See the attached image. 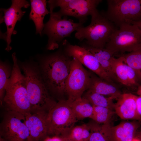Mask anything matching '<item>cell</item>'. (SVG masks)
I'll return each mask as SVG.
<instances>
[{"label": "cell", "instance_id": "3", "mask_svg": "<svg viewBox=\"0 0 141 141\" xmlns=\"http://www.w3.org/2000/svg\"><path fill=\"white\" fill-rule=\"evenodd\" d=\"M22 68L26 80L31 113H48L57 102L49 92L42 76L33 66L25 64Z\"/></svg>", "mask_w": 141, "mask_h": 141}, {"label": "cell", "instance_id": "11", "mask_svg": "<svg viewBox=\"0 0 141 141\" xmlns=\"http://www.w3.org/2000/svg\"><path fill=\"white\" fill-rule=\"evenodd\" d=\"M24 115L6 111L0 124V136L6 141H27L29 137Z\"/></svg>", "mask_w": 141, "mask_h": 141}, {"label": "cell", "instance_id": "12", "mask_svg": "<svg viewBox=\"0 0 141 141\" xmlns=\"http://www.w3.org/2000/svg\"><path fill=\"white\" fill-rule=\"evenodd\" d=\"M60 45L67 56L75 58L100 78L111 82V79L102 68L95 56L87 49L81 46L71 44L65 39Z\"/></svg>", "mask_w": 141, "mask_h": 141}, {"label": "cell", "instance_id": "32", "mask_svg": "<svg viewBox=\"0 0 141 141\" xmlns=\"http://www.w3.org/2000/svg\"><path fill=\"white\" fill-rule=\"evenodd\" d=\"M131 141H141V140L136 137H135Z\"/></svg>", "mask_w": 141, "mask_h": 141}, {"label": "cell", "instance_id": "6", "mask_svg": "<svg viewBox=\"0 0 141 141\" xmlns=\"http://www.w3.org/2000/svg\"><path fill=\"white\" fill-rule=\"evenodd\" d=\"M50 17L48 21L44 25L42 34L48 37L47 49L53 50L58 48L65 38L70 37L74 31L84 26L83 24L74 22L68 19L67 16L63 18L50 9Z\"/></svg>", "mask_w": 141, "mask_h": 141}, {"label": "cell", "instance_id": "9", "mask_svg": "<svg viewBox=\"0 0 141 141\" xmlns=\"http://www.w3.org/2000/svg\"><path fill=\"white\" fill-rule=\"evenodd\" d=\"M102 0H50L47 3L50 9L59 7L60 10L56 14L59 16H69L77 19L84 24L88 19L98 10L97 7Z\"/></svg>", "mask_w": 141, "mask_h": 141}, {"label": "cell", "instance_id": "7", "mask_svg": "<svg viewBox=\"0 0 141 141\" xmlns=\"http://www.w3.org/2000/svg\"><path fill=\"white\" fill-rule=\"evenodd\" d=\"M103 11L107 19L119 28L141 20V0H107Z\"/></svg>", "mask_w": 141, "mask_h": 141}, {"label": "cell", "instance_id": "16", "mask_svg": "<svg viewBox=\"0 0 141 141\" xmlns=\"http://www.w3.org/2000/svg\"><path fill=\"white\" fill-rule=\"evenodd\" d=\"M140 121H124L115 126H111L112 141H131L135 137L141 125Z\"/></svg>", "mask_w": 141, "mask_h": 141}, {"label": "cell", "instance_id": "18", "mask_svg": "<svg viewBox=\"0 0 141 141\" xmlns=\"http://www.w3.org/2000/svg\"><path fill=\"white\" fill-rule=\"evenodd\" d=\"M90 77V84L88 90L113 99H117L122 94L118 88L110 82L91 73Z\"/></svg>", "mask_w": 141, "mask_h": 141}, {"label": "cell", "instance_id": "13", "mask_svg": "<svg viewBox=\"0 0 141 141\" xmlns=\"http://www.w3.org/2000/svg\"><path fill=\"white\" fill-rule=\"evenodd\" d=\"M11 2L9 8L7 9L1 8L0 10L4 15L1 22L2 21L4 22L7 27V31L5 33L7 46L5 50L8 51L11 49L10 46L11 41V37L12 34L16 33L14 30L15 25L25 13V11H22V8H27L30 5L29 3L25 0H12Z\"/></svg>", "mask_w": 141, "mask_h": 141}, {"label": "cell", "instance_id": "2", "mask_svg": "<svg viewBox=\"0 0 141 141\" xmlns=\"http://www.w3.org/2000/svg\"><path fill=\"white\" fill-rule=\"evenodd\" d=\"M12 56L13 68L6 85L3 102L6 111L16 112L25 116L31 112L26 80L21 73L15 53L13 54Z\"/></svg>", "mask_w": 141, "mask_h": 141}, {"label": "cell", "instance_id": "14", "mask_svg": "<svg viewBox=\"0 0 141 141\" xmlns=\"http://www.w3.org/2000/svg\"><path fill=\"white\" fill-rule=\"evenodd\" d=\"M48 113L39 112L25 116L29 137L27 141H43L48 136Z\"/></svg>", "mask_w": 141, "mask_h": 141}, {"label": "cell", "instance_id": "19", "mask_svg": "<svg viewBox=\"0 0 141 141\" xmlns=\"http://www.w3.org/2000/svg\"><path fill=\"white\" fill-rule=\"evenodd\" d=\"M31 10L29 19L34 22L36 34L42 36L44 24L43 20L45 16L50 13L46 8L47 1L46 0H31Z\"/></svg>", "mask_w": 141, "mask_h": 141}, {"label": "cell", "instance_id": "17", "mask_svg": "<svg viewBox=\"0 0 141 141\" xmlns=\"http://www.w3.org/2000/svg\"><path fill=\"white\" fill-rule=\"evenodd\" d=\"M81 42V46L87 49L95 56L107 75L111 79L114 78L112 69L114 53L105 48H95L87 44L83 41Z\"/></svg>", "mask_w": 141, "mask_h": 141}, {"label": "cell", "instance_id": "20", "mask_svg": "<svg viewBox=\"0 0 141 141\" xmlns=\"http://www.w3.org/2000/svg\"><path fill=\"white\" fill-rule=\"evenodd\" d=\"M70 102L72 110L78 121L86 118H91L93 113V106L87 99L82 97Z\"/></svg>", "mask_w": 141, "mask_h": 141}, {"label": "cell", "instance_id": "33", "mask_svg": "<svg viewBox=\"0 0 141 141\" xmlns=\"http://www.w3.org/2000/svg\"><path fill=\"white\" fill-rule=\"evenodd\" d=\"M136 137L141 140V131L138 133Z\"/></svg>", "mask_w": 141, "mask_h": 141}, {"label": "cell", "instance_id": "35", "mask_svg": "<svg viewBox=\"0 0 141 141\" xmlns=\"http://www.w3.org/2000/svg\"><path fill=\"white\" fill-rule=\"evenodd\" d=\"M0 141H6L1 136H0Z\"/></svg>", "mask_w": 141, "mask_h": 141}, {"label": "cell", "instance_id": "28", "mask_svg": "<svg viewBox=\"0 0 141 141\" xmlns=\"http://www.w3.org/2000/svg\"><path fill=\"white\" fill-rule=\"evenodd\" d=\"M136 110L138 115L141 117V96H136Z\"/></svg>", "mask_w": 141, "mask_h": 141}, {"label": "cell", "instance_id": "4", "mask_svg": "<svg viewBox=\"0 0 141 141\" xmlns=\"http://www.w3.org/2000/svg\"><path fill=\"white\" fill-rule=\"evenodd\" d=\"M91 23L76 31L75 37L92 47L104 48L111 35L116 29L114 24L105 16L103 11L98 10L91 16Z\"/></svg>", "mask_w": 141, "mask_h": 141}, {"label": "cell", "instance_id": "34", "mask_svg": "<svg viewBox=\"0 0 141 141\" xmlns=\"http://www.w3.org/2000/svg\"><path fill=\"white\" fill-rule=\"evenodd\" d=\"M64 141H74L67 137L64 138Z\"/></svg>", "mask_w": 141, "mask_h": 141}, {"label": "cell", "instance_id": "27", "mask_svg": "<svg viewBox=\"0 0 141 141\" xmlns=\"http://www.w3.org/2000/svg\"><path fill=\"white\" fill-rule=\"evenodd\" d=\"M11 71L5 63L1 62L0 64V99L2 104L7 83L10 78Z\"/></svg>", "mask_w": 141, "mask_h": 141}, {"label": "cell", "instance_id": "10", "mask_svg": "<svg viewBox=\"0 0 141 141\" xmlns=\"http://www.w3.org/2000/svg\"><path fill=\"white\" fill-rule=\"evenodd\" d=\"M90 80V73L77 59L73 58L66 84L67 99L72 102L82 97L89 89Z\"/></svg>", "mask_w": 141, "mask_h": 141}, {"label": "cell", "instance_id": "31", "mask_svg": "<svg viewBox=\"0 0 141 141\" xmlns=\"http://www.w3.org/2000/svg\"><path fill=\"white\" fill-rule=\"evenodd\" d=\"M137 92L139 96H141V85L138 87Z\"/></svg>", "mask_w": 141, "mask_h": 141}, {"label": "cell", "instance_id": "25", "mask_svg": "<svg viewBox=\"0 0 141 141\" xmlns=\"http://www.w3.org/2000/svg\"><path fill=\"white\" fill-rule=\"evenodd\" d=\"M93 110L91 119L99 124L110 123L115 111L114 109L107 107L93 106Z\"/></svg>", "mask_w": 141, "mask_h": 141}, {"label": "cell", "instance_id": "1", "mask_svg": "<svg viewBox=\"0 0 141 141\" xmlns=\"http://www.w3.org/2000/svg\"><path fill=\"white\" fill-rule=\"evenodd\" d=\"M72 58L66 55L63 49L47 55L42 66V77L49 92L58 98L66 95L65 86Z\"/></svg>", "mask_w": 141, "mask_h": 141}, {"label": "cell", "instance_id": "30", "mask_svg": "<svg viewBox=\"0 0 141 141\" xmlns=\"http://www.w3.org/2000/svg\"><path fill=\"white\" fill-rule=\"evenodd\" d=\"M132 24L136 25L141 30V20L138 21L134 22Z\"/></svg>", "mask_w": 141, "mask_h": 141}, {"label": "cell", "instance_id": "36", "mask_svg": "<svg viewBox=\"0 0 141 141\" xmlns=\"http://www.w3.org/2000/svg\"><path fill=\"white\" fill-rule=\"evenodd\" d=\"M63 141H64V140Z\"/></svg>", "mask_w": 141, "mask_h": 141}, {"label": "cell", "instance_id": "15", "mask_svg": "<svg viewBox=\"0 0 141 141\" xmlns=\"http://www.w3.org/2000/svg\"><path fill=\"white\" fill-rule=\"evenodd\" d=\"M137 96L131 93L122 94L115 103V112L121 119L141 121V117L137 113Z\"/></svg>", "mask_w": 141, "mask_h": 141}, {"label": "cell", "instance_id": "29", "mask_svg": "<svg viewBox=\"0 0 141 141\" xmlns=\"http://www.w3.org/2000/svg\"><path fill=\"white\" fill-rule=\"evenodd\" d=\"M64 138L58 136L47 137L43 141H63Z\"/></svg>", "mask_w": 141, "mask_h": 141}, {"label": "cell", "instance_id": "24", "mask_svg": "<svg viewBox=\"0 0 141 141\" xmlns=\"http://www.w3.org/2000/svg\"><path fill=\"white\" fill-rule=\"evenodd\" d=\"M120 56L126 64L135 71L138 78H141V49L120 54Z\"/></svg>", "mask_w": 141, "mask_h": 141}, {"label": "cell", "instance_id": "5", "mask_svg": "<svg viewBox=\"0 0 141 141\" xmlns=\"http://www.w3.org/2000/svg\"><path fill=\"white\" fill-rule=\"evenodd\" d=\"M48 136L67 137L78 121L68 100H60L48 114Z\"/></svg>", "mask_w": 141, "mask_h": 141}, {"label": "cell", "instance_id": "26", "mask_svg": "<svg viewBox=\"0 0 141 141\" xmlns=\"http://www.w3.org/2000/svg\"><path fill=\"white\" fill-rule=\"evenodd\" d=\"M91 134L89 124L74 126L67 137L74 141H89Z\"/></svg>", "mask_w": 141, "mask_h": 141}, {"label": "cell", "instance_id": "21", "mask_svg": "<svg viewBox=\"0 0 141 141\" xmlns=\"http://www.w3.org/2000/svg\"><path fill=\"white\" fill-rule=\"evenodd\" d=\"M89 124L91 134L89 141H112L110 123L102 124L95 122Z\"/></svg>", "mask_w": 141, "mask_h": 141}, {"label": "cell", "instance_id": "22", "mask_svg": "<svg viewBox=\"0 0 141 141\" xmlns=\"http://www.w3.org/2000/svg\"><path fill=\"white\" fill-rule=\"evenodd\" d=\"M82 97L87 99L92 106L107 107L114 110L115 103L113 102V99L110 97L89 90L85 92Z\"/></svg>", "mask_w": 141, "mask_h": 141}, {"label": "cell", "instance_id": "8", "mask_svg": "<svg viewBox=\"0 0 141 141\" xmlns=\"http://www.w3.org/2000/svg\"><path fill=\"white\" fill-rule=\"evenodd\" d=\"M105 48L114 55L141 49V30L135 24L121 26L113 32Z\"/></svg>", "mask_w": 141, "mask_h": 141}, {"label": "cell", "instance_id": "23", "mask_svg": "<svg viewBox=\"0 0 141 141\" xmlns=\"http://www.w3.org/2000/svg\"><path fill=\"white\" fill-rule=\"evenodd\" d=\"M112 69L114 78L122 84L130 86L128 78L127 64L124 62L121 56H119L117 58L113 57Z\"/></svg>", "mask_w": 141, "mask_h": 141}]
</instances>
